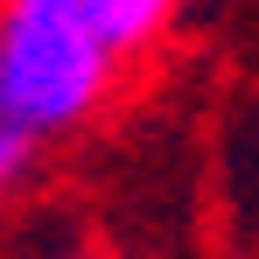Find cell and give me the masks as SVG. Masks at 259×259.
Masks as SVG:
<instances>
[{
  "instance_id": "obj_4",
  "label": "cell",
  "mask_w": 259,
  "mask_h": 259,
  "mask_svg": "<svg viewBox=\"0 0 259 259\" xmlns=\"http://www.w3.org/2000/svg\"><path fill=\"white\" fill-rule=\"evenodd\" d=\"M56 259H98V252H56Z\"/></svg>"
},
{
  "instance_id": "obj_3",
  "label": "cell",
  "mask_w": 259,
  "mask_h": 259,
  "mask_svg": "<svg viewBox=\"0 0 259 259\" xmlns=\"http://www.w3.org/2000/svg\"><path fill=\"white\" fill-rule=\"evenodd\" d=\"M28 168H35V140H21V133L0 126V203L28 182Z\"/></svg>"
},
{
  "instance_id": "obj_2",
  "label": "cell",
  "mask_w": 259,
  "mask_h": 259,
  "mask_svg": "<svg viewBox=\"0 0 259 259\" xmlns=\"http://www.w3.org/2000/svg\"><path fill=\"white\" fill-rule=\"evenodd\" d=\"M91 21L105 28V42L133 56V49H147L154 35H168V21L182 14V0H84Z\"/></svg>"
},
{
  "instance_id": "obj_1",
  "label": "cell",
  "mask_w": 259,
  "mask_h": 259,
  "mask_svg": "<svg viewBox=\"0 0 259 259\" xmlns=\"http://www.w3.org/2000/svg\"><path fill=\"white\" fill-rule=\"evenodd\" d=\"M119 49L84 0H0V126L56 140L105 105Z\"/></svg>"
}]
</instances>
